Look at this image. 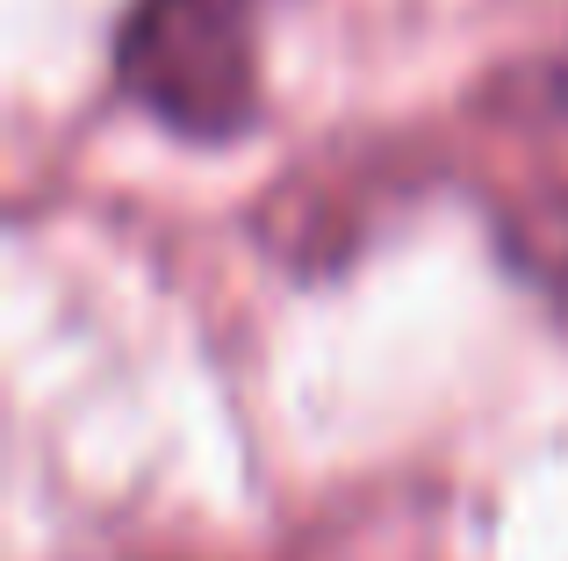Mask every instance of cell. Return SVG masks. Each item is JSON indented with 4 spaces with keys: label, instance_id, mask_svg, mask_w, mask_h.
I'll return each mask as SVG.
<instances>
[{
    "label": "cell",
    "instance_id": "6da1fadb",
    "mask_svg": "<svg viewBox=\"0 0 568 561\" xmlns=\"http://www.w3.org/2000/svg\"><path fill=\"white\" fill-rule=\"evenodd\" d=\"M115 80L181 137H237L260 109L252 8L245 0H138L115 43Z\"/></svg>",
    "mask_w": 568,
    "mask_h": 561
}]
</instances>
